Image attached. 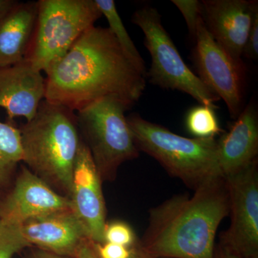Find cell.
Instances as JSON below:
<instances>
[{
  "label": "cell",
  "instance_id": "obj_3",
  "mask_svg": "<svg viewBox=\"0 0 258 258\" xmlns=\"http://www.w3.org/2000/svg\"><path fill=\"white\" fill-rule=\"evenodd\" d=\"M19 129L23 162L50 187L69 198L82 141L76 113L44 99L35 116Z\"/></svg>",
  "mask_w": 258,
  "mask_h": 258
},
{
  "label": "cell",
  "instance_id": "obj_22",
  "mask_svg": "<svg viewBox=\"0 0 258 258\" xmlns=\"http://www.w3.org/2000/svg\"><path fill=\"white\" fill-rule=\"evenodd\" d=\"M184 17L191 37L195 40L198 23L202 18L201 2L198 0H172Z\"/></svg>",
  "mask_w": 258,
  "mask_h": 258
},
{
  "label": "cell",
  "instance_id": "obj_20",
  "mask_svg": "<svg viewBox=\"0 0 258 258\" xmlns=\"http://www.w3.org/2000/svg\"><path fill=\"white\" fill-rule=\"evenodd\" d=\"M28 247L30 244L24 237L22 225L0 220V258H13Z\"/></svg>",
  "mask_w": 258,
  "mask_h": 258
},
{
  "label": "cell",
  "instance_id": "obj_9",
  "mask_svg": "<svg viewBox=\"0 0 258 258\" xmlns=\"http://www.w3.org/2000/svg\"><path fill=\"white\" fill-rule=\"evenodd\" d=\"M231 222L220 244L240 258L258 254V162L225 177Z\"/></svg>",
  "mask_w": 258,
  "mask_h": 258
},
{
  "label": "cell",
  "instance_id": "obj_29",
  "mask_svg": "<svg viewBox=\"0 0 258 258\" xmlns=\"http://www.w3.org/2000/svg\"><path fill=\"white\" fill-rule=\"evenodd\" d=\"M132 253H131L130 258H153L144 250L139 244V240L137 243L133 247H131Z\"/></svg>",
  "mask_w": 258,
  "mask_h": 258
},
{
  "label": "cell",
  "instance_id": "obj_4",
  "mask_svg": "<svg viewBox=\"0 0 258 258\" xmlns=\"http://www.w3.org/2000/svg\"><path fill=\"white\" fill-rule=\"evenodd\" d=\"M127 120L139 151L155 159L188 187L195 190L209 179L222 176L216 139L186 138L138 114L129 115Z\"/></svg>",
  "mask_w": 258,
  "mask_h": 258
},
{
  "label": "cell",
  "instance_id": "obj_27",
  "mask_svg": "<svg viewBox=\"0 0 258 258\" xmlns=\"http://www.w3.org/2000/svg\"><path fill=\"white\" fill-rule=\"evenodd\" d=\"M18 4L15 0H0V20L8 16Z\"/></svg>",
  "mask_w": 258,
  "mask_h": 258
},
{
  "label": "cell",
  "instance_id": "obj_2",
  "mask_svg": "<svg viewBox=\"0 0 258 258\" xmlns=\"http://www.w3.org/2000/svg\"><path fill=\"white\" fill-rule=\"evenodd\" d=\"M230 215L225 178L217 176L149 210L142 248L153 258H214L215 236Z\"/></svg>",
  "mask_w": 258,
  "mask_h": 258
},
{
  "label": "cell",
  "instance_id": "obj_15",
  "mask_svg": "<svg viewBox=\"0 0 258 258\" xmlns=\"http://www.w3.org/2000/svg\"><path fill=\"white\" fill-rule=\"evenodd\" d=\"M219 165L224 177L243 170L258 154V113L252 101L240 112L228 132L217 140Z\"/></svg>",
  "mask_w": 258,
  "mask_h": 258
},
{
  "label": "cell",
  "instance_id": "obj_28",
  "mask_svg": "<svg viewBox=\"0 0 258 258\" xmlns=\"http://www.w3.org/2000/svg\"><path fill=\"white\" fill-rule=\"evenodd\" d=\"M214 258H240L219 244L215 247Z\"/></svg>",
  "mask_w": 258,
  "mask_h": 258
},
{
  "label": "cell",
  "instance_id": "obj_24",
  "mask_svg": "<svg viewBox=\"0 0 258 258\" xmlns=\"http://www.w3.org/2000/svg\"><path fill=\"white\" fill-rule=\"evenodd\" d=\"M96 249L100 258H130L132 253L131 248L109 242L96 244Z\"/></svg>",
  "mask_w": 258,
  "mask_h": 258
},
{
  "label": "cell",
  "instance_id": "obj_11",
  "mask_svg": "<svg viewBox=\"0 0 258 258\" xmlns=\"http://www.w3.org/2000/svg\"><path fill=\"white\" fill-rule=\"evenodd\" d=\"M71 200L50 187L26 166L15 180L13 188L0 200V220L24 222L70 210Z\"/></svg>",
  "mask_w": 258,
  "mask_h": 258
},
{
  "label": "cell",
  "instance_id": "obj_18",
  "mask_svg": "<svg viewBox=\"0 0 258 258\" xmlns=\"http://www.w3.org/2000/svg\"><path fill=\"white\" fill-rule=\"evenodd\" d=\"M95 3L102 15L106 18L108 21V29L111 30L115 40L119 44L122 50L134 64L137 70L147 78L145 64L144 59L140 55L137 47L134 45L133 40L128 35L123 21L120 18L113 0H95Z\"/></svg>",
  "mask_w": 258,
  "mask_h": 258
},
{
  "label": "cell",
  "instance_id": "obj_12",
  "mask_svg": "<svg viewBox=\"0 0 258 258\" xmlns=\"http://www.w3.org/2000/svg\"><path fill=\"white\" fill-rule=\"evenodd\" d=\"M202 19L215 41L240 60L251 24L258 12L255 0H204Z\"/></svg>",
  "mask_w": 258,
  "mask_h": 258
},
{
  "label": "cell",
  "instance_id": "obj_30",
  "mask_svg": "<svg viewBox=\"0 0 258 258\" xmlns=\"http://www.w3.org/2000/svg\"><path fill=\"white\" fill-rule=\"evenodd\" d=\"M245 258H258V254H254V255L249 256V257H245Z\"/></svg>",
  "mask_w": 258,
  "mask_h": 258
},
{
  "label": "cell",
  "instance_id": "obj_19",
  "mask_svg": "<svg viewBox=\"0 0 258 258\" xmlns=\"http://www.w3.org/2000/svg\"><path fill=\"white\" fill-rule=\"evenodd\" d=\"M185 123L188 132L197 139H215L222 132L214 108L205 105L191 108Z\"/></svg>",
  "mask_w": 258,
  "mask_h": 258
},
{
  "label": "cell",
  "instance_id": "obj_17",
  "mask_svg": "<svg viewBox=\"0 0 258 258\" xmlns=\"http://www.w3.org/2000/svg\"><path fill=\"white\" fill-rule=\"evenodd\" d=\"M23 161L20 129L0 121V200L8 191L17 166Z\"/></svg>",
  "mask_w": 258,
  "mask_h": 258
},
{
  "label": "cell",
  "instance_id": "obj_25",
  "mask_svg": "<svg viewBox=\"0 0 258 258\" xmlns=\"http://www.w3.org/2000/svg\"><path fill=\"white\" fill-rule=\"evenodd\" d=\"M75 258H100L97 252L96 244L86 238L80 245Z\"/></svg>",
  "mask_w": 258,
  "mask_h": 258
},
{
  "label": "cell",
  "instance_id": "obj_8",
  "mask_svg": "<svg viewBox=\"0 0 258 258\" xmlns=\"http://www.w3.org/2000/svg\"><path fill=\"white\" fill-rule=\"evenodd\" d=\"M194 40L193 58L198 77L219 99L223 100L231 117L236 119L242 111L244 78L242 61L232 57L215 41L202 18Z\"/></svg>",
  "mask_w": 258,
  "mask_h": 258
},
{
  "label": "cell",
  "instance_id": "obj_26",
  "mask_svg": "<svg viewBox=\"0 0 258 258\" xmlns=\"http://www.w3.org/2000/svg\"><path fill=\"white\" fill-rule=\"evenodd\" d=\"M26 258H75L69 257V256L61 255L53 253V252H49V251L44 250V249L37 248L31 251L30 254L27 256Z\"/></svg>",
  "mask_w": 258,
  "mask_h": 258
},
{
  "label": "cell",
  "instance_id": "obj_13",
  "mask_svg": "<svg viewBox=\"0 0 258 258\" xmlns=\"http://www.w3.org/2000/svg\"><path fill=\"white\" fill-rule=\"evenodd\" d=\"M45 90L42 72L28 61L0 68V107L6 111L9 123L16 117L31 120L45 99Z\"/></svg>",
  "mask_w": 258,
  "mask_h": 258
},
{
  "label": "cell",
  "instance_id": "obj_31",
  "mask_svg": "<svg viewBox=\"0 0 258 258\" xmlns=\"http://www.w3.org/2000/svg\"><path fill=\"white\" fill-rule=\"evenodd\" d=\"M160 258H167V257H160Z\"/></svg>",
  "mask_w": 258,
  "mask_h": 258
},
{
  "label": "cell",
  "instance_id": "obj_14",
  "mask_svg": "<svg viewBox=\"0 0 258 258\" xmlns=\"http://www.w3.org/2000/svg\"><path fill=\"white\" fill-rule=\"evenodd\" d=\"M22 230L30 246L73 257L88 238L72 209L28 220L22 224Z\"/></svg>",
  "mask_w": 258,
  "mask_h": 258
},
{
  "label": "cell",
  "instance_id": "obj_16",
  "mask_svg": "<svg viewBox=\"0 0 258 258\" xmlns=\"http://www.w3.org/2000/svg\"><path fill=\"white\" fill-rule=\"evenodd\" d=\"M37 2L19 3L0 20V68L26 60L36 26Z\"/></svg>",
  "mask_w": 258,
  "mask_h": 258
},
{
  "label": "cell",
  "instance_id": "obj_1",
  "mask_svg": "<svg viewBox=\"0 0 258 258\" xmlns=\"http://www.w3.org/2000/svg\"><path fill=\"white\" fill-rule=\"evenodd\" d=\"M45 74V99L75 113L108 96L134 105L147 86L111 30L101 27L86 30Z\"/></svg>",
  "mask_w": 258,
  "mask_h": 258
},
{
  "label": "cell",
  "instance_id": "obj_23",
  "mask_svg": "<svg viewBox=\"0 0 258 258\" xmlns=\"http://www.w3.org/2000/svg\"><path fill=\"white\" fill-rule=\"evenodd\" d=\"M242 55L252 60L258 57V12L254 15Z\"/></svg>",
  "mask_w": 258,
  "mask_h": 258
},
{
  "label": "cell",
  "instance_id": "obj_21",
  "mask_svg": "<svg viewBox=\"0 0 258 258\" xmlns=\"http://www.w3.org/2000/svg\"><path fill=\"white\" fill-rule=\"evenodd\" d=\"M138 241L133 229L126 222L117 220L106 223L104 230L105 242L119 244L131 248Z\"/></svg>",
  "mask_w": 258,
  "mask_h": 258
},
{
  "label": "cell",
  "instance_id": "obj_7",
  "mask_svg": "<svg viewBox=\"0 0 258 258\" xmlns=\"http://www.w3.org/2000/svg\"><path fill=\"white\" fill-rule=\"evenodd\" d=\"M132 23L144 32V45L152 59L147 74L151 83L164 89L187 93L201 105L215 108L219 98L185 63L155 8L145 7L137 10Z\"/></svg>",
  "mask_w": 258,
  "mask_h": 258
},
{
  "label": "cell",
  "instance_id": "obj_5",
  "mask_svg": "<svg viewBox=\"0 0 258 258\" xmlns=\"http://www.w3.org/2000/svg\"><path fill=\"white\" fill-rule=\"evenodd\" d=\"M132 106L118 97L108 96L76 112L81 139L103 181H113L123 163L139 157L125 115Z\"/></svg>",
  "mask_w": 258,
  "mask_h": 258
},
{
  "label": "cell",
  "instance_id": "obj_10",
  "mask_svg": "<svg viewBox=\"0 0 258 258\" xmlns=\"http://www.w3.org/2000/svg\"><path fill=\"white\" fill-rule=\"evenodd\" d=\"M102 181L89 149L82 140L75 162L69 198L71 208L88 238L96 244L104 243L107 223Z\"/></svg>",
  "mask_w": 258,
  "mask_h": 258
},
{
  "label": "cell",
  "instance_id": "obj_6",
  "mask_svg": "<svg viewBox=\"0 0 258 258\" xmlns=\"http://www.w3.org/2000/svg\"><path fill=\"white\" fill-rule=\"evenodd\" d=\"M101 16L95 0L37 1L36 26L26 61L46 73Z\"/></svg>",
  "mask_w": 258,
  "mask_h": 258
}]
</instances>
